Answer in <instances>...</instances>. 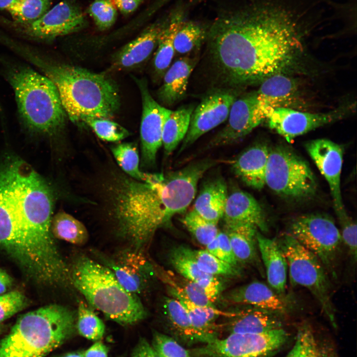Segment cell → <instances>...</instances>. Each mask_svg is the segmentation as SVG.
Segmentation results:
<instances>
[{
	"label": "cell",
	"instance_id": "4fadbf2b",
	"mask_svg": "<svg viewBox=\"0 0 357 357\" xmlns=\"http://www.w3.org/2000/svg\"><path fill=\"white\" fill-rule=\"evenodd\" d=\"M241 91L213 88L207 93L193 109L188 129L179 153L190 146L200 136L227 120L232 105Z\"/></svg>",
	"mask_w": 357,
	"mask_h": 357
},
{
	"label": "cell",
	"instance_id": "7dc6e473",
	"mask_svg": "<svg viewBox=\"0 0 357 357\" xmlns=\"http://www.w3.org/2000/svg\"><path fill=\"white\" fill-rule=\"evenodd\" d=\"M28 299L21 292L12 291L0 295V323L28 306Z\"/></svg>",
	"mask_w": 357,
	"mask_h": 357
},
{
	"label": "cell",
	"instance_id": "b9f144b4",
	"mask_svg": "<svg viewBox=\"0 0 357 357\" xmlns=\"http://www.w3.org/2000/svg\"><path fill=\"white\" fill-rule=\"evenodd\" d=\"M181 222L200 244L206 245L217 236V224L204 219L193 210L186 213Z\"/></svg>",
	"mask_w": 357,
	"mask_h": 357
},
{
	"label": "cell",
	"instance_id": "11a10c76",
	"mask_svg": "<svg viewBox=\"0 0 357 357\" xmlns=\"http://www.w3.org/2000/svg\"><path fill=\"white\" fill-rule=\"evenodd\" d=\"M16 0H0V8H7Z\"/></svg>",
	"mask_w": 357,
	"mask_h": 357
},
{
	"label": "cell",
	"instance_id": "8d00e7d4",
	"mask_svg": "<svg viewBox=\"0 0 357 357\" xmlns=\"http://www.w3.org/2000/svg\"><path fill=\"white\" fill-rule=\"evenodd\" d=\"M156 276L167 287L181 292L191 302L200 306L215 307L202 288L196 283L181 276H177L154 266Z\"/></svg>",
	"mask_w": 357,
	"mask_h": 357
},
{
	"label": "cell",
	"instance_id": "d590c367",
	"mask_svg": "<svg viewBox=\"0 0 357 357\" xmlns=\"http://www.w3.org/2000/svg\"><path fill=\"white\" fill-rule=\"evenodd\" d=\"M170 264L181 277L200 284L213 276L199 268L195 257L194 250L186 246L173 247L169 253Z\"/></svg>",
	"mask_w": 357,
	"mask_h": 357
},
{
	"label": "cell",
	"instance_id": "f546056e",
	"mask_svg": "<svg viewBox=\"0 0 357 357\" xmlns=\"http://www.w3.org/2000/svg\"><path fill=\"white\" fill-rule=\"evenodd\" d=\"M161 307L167 324L176 337L186 344H204L192 326L187 311L178 299L172 297H164Z\"/></svg>",
	"mask_w": 357,
	"mask_h": 357
},
{
	"label": "cell",
	"instance_id": "8fae6325",
	"mask_svg": "<svg viewBox=\"0 0 357 357\" xmlns=\"http://www.w3.org/2000/svg\"><path fill=\"white\" fill-rule=\"evenodd\" d=\"M287 339L283 328L260 333H230L189 351L194 357H272Z\"/></svg>",
	"mask_w": 357,
	"mask_h": 357
},
{
	"label": "cell",
	"instance_id": "c3c4849f",
	"mask_svg": "<svg viewBox=\"0 0 357 357\" xmlns=\"http://www.w3.org/2000/svg\"><path fill=\"white\" fill-rule=\"evenodd\" d=\"M341 231L340 232L343 242L349 251L351 260L353 263L357 261V224L348 214L337 217Z\"/></svg>",
	"mask_w": 357,
	"mask_h": 357
},
{
	"label": "cell",
	"instance_id": "ee69618b",
	"mask_svg": "<svg viewBox=\"0 0 357 357\" xmlns=\"http://www.w3.org/2000/svg\"><path fill=\"white\" fill-rule=\"evenodd\" d=\"M85 124L90 127L100 139L107 141H119L130 135L125 128L107 119H89Z\"/></svg>",
	"mask_w": 357,
	"mask_h": 357
},
{
	"label": "cell",
	"instance_id": "ab89813d",
	"mask_svg": "<svg viewBox=\"0 0 357 357\" xmlns=\"http://www.w3.org/2000/svg\"><path fill=\"white\" fill-rule=\"evenodd\" d=\"M51 3L52 0H16L6 9L15 20L28 25L45 14Z\"/></svg>",
	"mask_w": 357,
	"mask_h": 357
},
{
	"label": "cell",
	"instance_id": "ba28073f",
	"mask_svg": "<svg viewBox=\"0 0 357 357\" xmlns=\"http://www.w3.org/2000/svg\"><path fill=\"white\" fill-rule=\"evenodd\" d=\"M288 263L290 283L306 288L335 326V309L328 272L319 258L289 234L277 240Z\"/></svg>",
	"mask_w": 357,
	"mask_h": 357
},
{
	"label": "cell",
	"instance_id": "7c38bea8",
	"mask_svg": "<svg viewBox=\"0 0 357 357\" xmlns=\"http://www.w3.org/2000/svg\"><path fill=\"white\" fill-rule=\"evenodd\" d=\"M217 161L203 159L167 175L156 174V180L167 221L185 211L194 199L198 183L207 171Z\"/></svg>",
	"mask_w": 357,
	"mask_h": 357
},
{
	"label": "cell",
	"instance_id": "816d5d0a",
	"mask_svg": "<svg viewBox=\"0 0 357 357\" xmlns=\"http://www.w3.org/2000/svg\"><path fill=\"white\" fill-rule=\"evenodd\" d=\"M84 357H108V349L101 342L95 343L83 353Z\"/></svg>",
	"mask_w": 357,
	"mask_h": 357
},
{
	"label": "cell",
	"instance_id": "5bb4252c",
	"mask_svg": "<svg viewBox=\"0 0 357 357\" xmlns=\"http://www.w3.org/2000/svg\"><path fill=\"white\" fill-rule=\"evenodd\" d=\"M93 253L100 263L111 271L124 289L138 296L147 290L156 277L154 265L143 251L130 248L121 251L115 257L95 250Z\"/></svg>",
	"mask_w": 357,
	"mask_h": 357
},
{
	"label": "cell",
	"instance_id": "680465c9",
	"mask_svg": "<svg viewBox=\"0 0 357 357\" xmlns=\"http://www.w3.org/2000/svg\"><path fill=\"white\" fill-rule=\"evenodd\" d=\"M119 0V1H129V0ZM143 1V0H139Z\"/></svg>",
	"mask_w": 357,
	"mask_h": 357
},
{
	"label": "cell",
	"instance_id": "603a6c76",
	"mask_svg": "<svg viewBox=\"0 0 357 357\" xmlns=\"http://www.w3.org/2000/svg\"><path fill=\"white\" fill-rule=\"evenodd\" d=\"M225 226L250 224L268 231L265 215L260 204L249 193L236 189L228 193L223 217Z\"/></svg>",
	"mask_w": 357,
	"mask_h": 357
},
{
	"label": "cell",
	"instance_id": "836d02e7",
	"mask_svg": "<svg viewBox=\"0 0 357 357\" xmlns=\"http://www.w3.org/2000/svg\"><path fill=\"white\" fill-rule=\"evenodd\" d=\"M285 357H338L334 350L314 333L310 326L302 324L295 343Z\"/></svg>",
	"mask_w": 357,
	"mask_h": 357
},
{
	"label": "cell",
	"instance_id": "6f0895ef",
	"mask_svg": "<svg viewBox=\"0 0 357 357\" xmlns=\"http://www.w3.org/2000/svg\"><path fill=\"white\" fill-rule=\"evenodd\" d=\"M2 329H3V326L1 324V323H0V334L1 332Z\"/></svg>",
	"mask_w": 357,
	"mask_h": 357
},
{
	"label": "cell",
	"instance_id": "83f0119b",
	"mask_svg": "<svg viewBox=\"0 0 357 357\" xmlns=\"http://www.w3.org/2000/svg\"><path fill=\"white\" fill-rule=\"evenodd\" d=\"M269 149L265 144H256L242 152L235 161L233 170L245 184L256 189L265 185Z\"/></svg>",
	"mask_w": 357,
	"mask_h": 357
},
{
	"label": "cell",
	"instance_id": "8992f818",
	"mask_svg": "<svg viewBox=\"0 0 357 357\" xmlns=\"http://www.w3.org/2000/svg\"><path fill=\"white\" fill-rule=\"evenodd\" d=\"M70 279L93 308L123 325H132L147 317V311L136 295L127 291L106 266L79 254L70 266Z\"/></svg>",
	"mask_w": 357,
	"mask_h": 357
},
{
	"label": "cell",
	"instance_id": "ac0fdd59",
	"mask_svg": "<svg viewBox=\"0 0 357 357\" xmlns=\"http://www.w3.org/2000/svg\"><path fill=\"white\" fill-rule=\"evenodd\" d=\"M341 116V111L311 113L281 107L275 109L267 119L271 129L290 142L295 137L332 122Z\"/></svg>",
	"mask_w": 357,
	"mask_h": 357
},
{
	"label": "cell",
	"instance_id": "f5cc1de1",
	"mask_svg": "<svg viewBox=\"0 0 357 357\" xmlns=\"http://www.w3.org/2000/svg\"><path fill=\"white\" fill-rule=\"evenodd\" d=\"M113 1L116 7L124 14H129L133 12L142 2L139 0L129 1L113 0Z\"/></svg>",
	"mask_w": 357,
	"mask_h": 357
},
{
	"label": "cell",
	"instance_id": "2e32d148",
	"mask_svg": "<svg viewBox=\"0 0 357 357\" xmlns=\"http://www.w3.org/2000/svg\"><path fill=\"white\" fill-rule=\"evenodd\" d=\"M78 6L69 0L60 2L40 18L26 25L25 32L37 39L49 40L76 32L86 25Z\"/></svg>",
	"mask_w": 357,
	"mask_h": 357
},
{
	"label": "cell",
	"instance_id": "7402d4cb",
	"mask_svg": "<svg viewBox=\"0 0 357 357\" xmlns=\"http://www.w3.org/2000/svg\"><path fill=\"white\" fill-rule=\"evenodd\" d=\"M166 25L160 23L154 24L124 46L114 56L112 68L131 69L145 62L156 49L160 35Z\"/></svg>",
	"mask_w": 357,
	"mask_h": 357
},
{
	"label": "cell",
	"instance_id": "74e56055",
	"mask_svg": "<svg viewBox=\"0 0 357 357\" xmlns=\"http://www.w3.org/2000/svg\"><path fill=\"white\" fill-rule=\"evenodd\" d=\"M207 36V32L200 25L191 21L183 22L175 37V54L186 56L195 52Z\"/></svg>",
	"mask_w": 357,
	"mask_h": 357
},
{
	"label": "cell",
	"instance_id": "9c48e42d",
	"mask_svg": "<svg viewBox=\"0 0 357 357\" xmlns=\"http://www.w3.org/2000/svg\"><path fill=\"white\" fill-rule=\"evenodd\" d=\"M265 183L282 197L308 198L317 190L315 177L307 163L290 148L283 146L269 149Z\"/></svg>",
	"mask_w": 357,
	"mask_h": 357
},
{
	"label": "cell",
	"instance_id": "cb8c5ba5",
	"mask_svg": "<svg viewBox=\"0 0 357 357\" xmlns=\"http://www.w3.org/2000/svg\"><path fill=\"white\" fill-rule=\"evenodd\" d=\"M197 60L195 57L183 56L171 64L165 73L162 84L157 92L160 104L171 107L183 100Z\"/></svg>",
	"mask_w": 357,
	"mask_h": 357
},
{
	"label": "cell",
	"instance_id": "3957f363",
	"mask_svg": "<svg viewBox=\"0 0 357 357\" xmlns=\"http://www.w3.org/2000/svg\"><path fill=\"white\" fill-rule=\"evenodd\" d=\"M18 56L54 84L72 122L85 125L89 119H109L118 111V87L106 75L59 61L44 51L28 46L22 47Z\"/></svg>",
	"mask_w": 357,
	"mask_h": 357
},
{
	"label": "cell",
	"instance_id": "681fc988",
	"mask_svg": "<svg viewBox=\"0 0 357 357\" xmlns=\"http://www.w3.org/2000/svg\"><path fill=\"white\" fill-rule=\"evenodd\" d=\"M217 239L222 254V260L234 266H239L227 234L224 231H219L217 236Z\"/></svg>",
	"mask_w": 357,
	"mask_h": 357
},
{
	"label": "cell",
	"instance_id": "e575fe53",
	"mask_svg": "<svg viewBox=\"0 0 357 357\" xmlns=\"http://www.w3.org/2000/svg\"><path fill=\"white\" fill-rule=\"evenodd\" d=\"M51 230L55 238L76 245L85 244L89 238L88 231L84 224L64 211L59 212L53 216Z\"/></svg>",
	"mask_w": 357,
	"mask_h": 357
},
{
	"label": "cell",
	"instance_id": "7bdbcfd3",
	"mask_svg": "<svg viewBox=\"0 0 357 357\" xmlns=\"http://www.w3.org/2000/svg\"><path fill=\"white\" fill-rule=\"evenodd\" d=\"M198 265L202 271L213 276L239 277L242 274L240 266L231 265L209 253L206 249L194 250Z\"/></svg>",
	"mask_w": 357,
	"mask_h": 357
},
{
	"label": "cell",
	"instance_id": "e0dca14e",
	"mask_svg": "<svg viewBox=\"0 0 357 357\" xmlns=\"http://www.w3.org/2000/svg\"><path fill=\"white\" fill-rule=\"evenodd\" d=\"M305 149L328 182L337 216L346 213L341 190L342 147L330 140L317 139L306 143Z\"/></svg>",
	"mask_w": 357,
	"mask_h": 357
},
{
	"label": "cell",
	"instance_id": "5b68a950",
	"mask_svg": "<svg viewBox=\"0 0 357 357\" xmlns=\"http://www.w3.org/2000/svg\"><path fill=\"white\" fill-rule=\"evenodd\" d=\"M5 79L14 91L18 115L30 132L53 136L64 126L66 115L54 84L28 65L0 56Z\"/></svg>",
	"mask_w": 357,
	"mask_h": 357
},
{
	"label": "cell",
	"instance_id": "7a4b0ae2",
	"mask_svg": "<svg viewBox=\"0 0 357 357\" xmlns=\"http://www.w3.org/2000/svg\"><path fill=\"white\" fill-rule=\"evenodd\" d=\"M52 186L29 164L12 155L0 162V248L24 275L38 284L67 270L51 224Z\"/></svg>",
	"mask_w": 357,
	"mask_h": 357
},
{
	"label": "cell",
	"instance_id": "484cf974",
	"mask_svg": "<svg viewBox=\"0 0 357 357\" xmlns=\"http://www.w3.org/2000/svg\"><path fill=\"white\" fill-rule=\"evenodd\" d=\"M235 310L227 324L230 333H260L282 328L279 313L246 305Z\"/></svg>",
	"mask_w": 357,
	"mask_h": 357
},
{
	"label": "cell",
	"instance_id": "60d3db41",
	"mask_svg": "<svg viewBox=\"0 0 357 357\" xmlns=\"http://www.w3.org/2000/svg\"><path fill=\"white\" fill-rule=\"evenodd\" d=\"M112 152L119 166L129 177L143 180L145 173L139 169V157L135 143L124 142L111 148Z\"/></svg>",
	"mask_w": 357,
	"mask_h": 357
},
{
	"label": "cell",
	"instance_id": "f1b7e54d",
	"mask_svg": "<svg viewBox=\"0 0 357 357\" xmlns=\"http://www.w3.org/2000/svg\"><path fill=\"white\" fill-rule=\"evenodd\" d=\"M228 193L222 177L210 178L202 186L193 210L204 219L218 224L223 217Z\"/></svg>",
	"mask_w": 357,
	"mask_h": 357
},
{
	"label": "cell",
	"instance_id": "1f68e13d",
	"mask_svg": "<svg viewBox=\"0 0 357 357\" xmlns=\"http://www.w3.org/2000/svg\"><path fill=\"white\" fill-rule=\"evenodd\" d=\"M183 22L182 13H176L166 24L160 35L153 60L154 76L157 81L162 79L172 64L175 55V37Z\"/></svg>",
	"mask_w": 357,
	"mask_h": 357
},
{
	"label": "cell",
	"instance_id": "db71d44e",
	"mask_svg": "<svg viewBox=\"0 0 357 357\" xmlns=\"http://www.w3.org/2000/svg\"><path fill=\"white\" fill-rule=\"evenodd\" d=\"M12 283V277L5 271L0 269V295L7 292Z\"/></svg>",
	"mask_w": 357,
	"mask_h": 357
},
{
	"label": "cell",
	"instance_id": "f907efd6",
	"mask_svg": "<svg viewBox=\"0 0 357 357\" xmlns=\"http://www.w3.org/2000/svg\"><path fill=\"white\" fill-rule=\"evenodd\" d=\"M131 357H161L155 349L145 339H141Z\"/></svg>",
	"mask_w": 357,
	"mask_h": 357
},
{
	"label": "cell",
	"instance_id": "6da1fadb",
	"mask_svg": "<svg viewBox=\"0 0 357 357\" xmlns=\"http://www.w3.org/2000/svg\"><path fill=\"white\" fill-rule=\"evenodd\" d=\"M314 21L311 8L302 0H256L216 20L206 38L213 88L242 91L279 73L301 48L304 30Z\"/></svg>",
	"mask_w": 357,
	"mask_h": 357
},
{
	"label": "cell",
	"instance_id": "30bf717a",
	"mask_svg": "<svg viewBox=\"0 0 357 357\" xmlns=\"http://www.w3.org/2000/svg\"><path fill=\"white\" fill-rule=\"evenodd\" d=\"M288 234L315 254L328 273L337 278L343 241L340 231L331 218L319 214L299 216L290 223Z\"/></svg>",
	"mask_w": 357,
	"mask_h": 357
},
{
	"label": "cell",
	"instance_id": "f6af8a7d",
	"mask_svg": "<svg viewBox=\"0 0 357 357\" xmlns=\"http://www.w3.org/2000/svg\"><path fill=\"white\" fill-rule=\"evenodd\" d=\"M88 12L101 30L110 28L117 17V7L112 0H95L89 6Z\"/></svg>",
	"mask_w": 357,
	"mask_h": 357
},
{
	"label": "cell",
	"instance_id": "bcb514c9",
	"mask_svg": "<svg viewBox=\"0 0 357 357\" xmlns=\"http://www.w3.org/2000/svg\"><path fill=\"white\" fill-rule=\"evenodd\" d=\"M152 346L161 357H194L174 338L155 331Z\"/></svg>",
	"mask_w": 357,
	"mask_h": 357
},
{
	"label": "cell",
	"instance_id": "f35d334b",
	"mask_svg": "<svg viewBox=\"0 0 357 357\" xmlns=\"http://www.w3.org/2000/svg\"><path fill=\"white\" fill-rule=\"evenodd\" d=\"M76 321V328L83 337L92 340H98L103 337L105 331L104 322L82 300L78 302Z\"/></svg>",
	"mask_w": 357,
	"mask_h": 357
},
{
	"label": "cell",
	"instance_id": "4dcf8cb0",
	"mask_svg": "<svg viewBox=\"0 0 357 357\" xmlns=\"http://www.w3.org/2000/svg\"><path fill=\"white\" fill-rule=\"evenodd\" d=\"M258 229L250 224L225 226L234 253L238 263L254 264L261 268L257 251L256 234Z\"/></svg>",
	"mask_w": 357,
	"mask_h": 357
},
{
	"label": "cell",
	"instance_id": "9a60e30c",
	"mask_svg": "<svg viewBox=\"0 0 357 357\" xmlns=\"http://www.w3.org/2000/svg\"><path fill=\"white\" fill-rule=\"evenodd\" d=\"M141 94L142 112L140 127L142 162L150 167L156 162L157 153L162 145L165 121L171 110L158 103L151 95L147 80L136 79Z\"/></svg>",
	"mask_w": 357,
	"mask_h": 357
},
{
	"label": "cell",
	"instance_id": "9f6ffc18",
	"mask_svg": "<svg viewBox=\"0 0 357 357\" xmlns=\"http://www.w3.org/2000/svg\"><path fill=\"white\" fill-rule=\"evenodd\" d=\"M84 357L83 353H77V352H74V353H70L68 354H66L61 357Z\"/></svg>",
	"mask_w": 357,
	"mask_h": 357
},
{
	"label": "cell",
	"instance_id": "d4e9b609",
	"mask_svg": "<svg viewBox=\"0 0 357 357\" xmlns=\"http://www.w3.org/2000/svg\"><path fill=\"white\" fill-rule=\"evenodd\" d=\"M171 296L178 299L187 312L192 326L203 339L204 344L219 337L220 326L216 321L220 317L231 318L234 311H225L216 306H202L191 302L180 291L167 287Z\"/></svg>",
	"mask_w": 357,
	"mask_h": 357
},
{
	"label": "cell",
	"instance_id": "44dd1931",
	"mask_svg": "<svg viewBox=\"0 0 357 357\" xmlns=\"http://www.w3.org/2000/svg\"><path fill=\"white\" fill-rule=\"evenodd\" d=\"M296 85L290 78L280 73L271 75L262 81L256 91L253 112L255 127L262 123L276 109L286 107L296 92Z\"/></svg>",
	"mask_w": 357,
	"mask_h": 357
},
{
	"label": "cell",
	"instance_id": "d6986e66",
	"mask_svg": "<svg viewBox=\"0 0 357 357\" xmlns=\"http://www.w3.org/2000/svg\"><path fill=\"white\" fill-rule=\"evenodd\" d=\"M256 100V91L241 93L232 105L226 125L212 138L207 147L234 144L255 128L253 112Z\"/></svg>",
	"mask_w": 357,
	"mask_h": 357
},
{
	"label": "cell",
	"instance_id": "52a82bcc",
	"mask_svg": "<svg viewBox=\"0 0 357 357\" xmlns=\"http://www.w3.org/2000/svg\"><path fill=\"white\" fill-rule=\"evenodd\" d=\"M76 315L50 304L21 315L0 341V357H45L74 332Z\"/></svg>",
	"mask_w": 357,
	"mask_h": 357
},
{
	"label": "cell",
	"instance_id": "d6a6232c",
	"mask_svg": "<svg viewBox=\"0 0 357 357\" xmlns=\"http://www.w3.org/2000/svg\"><path fill=\"white\" fill-rule=\"evenodd\" d=\"M194 107L185 105L171 111L163 129L162 143L166 155H170L183 140L188 131Z\"/></svg>",
	"mask_w": 357,
	"mask_h": 357
},
{
	"label": "cell",
	"instance_id": "277c9868",
	"mask_svg": "<svg viewBox=\"0 0 357 357\" xmlns=\"http://www.w3.org/2000/svg\"><path fill=\"white\" fill-rule=\"evenodd\" d=\"M111 194V214L118 233L131 248L143 251L156 230L168 223L155 174L145 173L143 180L119 177Z\"/></svg>",
	"mask_w": 357,
	"mask_h": 357
},
{
	"label": "cell",
	"instance_id": "4316f807",
	"mask_svg": "<svg viewBox=\"0 0 357 357\" xmlns=\"http://www.w3.org/2000/svg\"><path fill=\"white\" fill-rule=\"evenodd\" d=\"M258 249L263 264L269 286L281 295H285L288 271L285 256L275 239L256 234Z\"/></svg>",
	"mask_w": 357,
	"mask_h": 357
},
{
	"label": "cell",
	"instance_id": "ffe728a7",
	"mask_svg": "<svg viewBox=\"0 0 357 357\" xmlns=\"http://www.w3.org/2000/svg\"><path fill=\"white\" fill-rule=\"evenodd\" d=\"M222 299L230 304L250 305L280 314L286 313L291 307L288 298L258 281L232 289L224 294Z\"/></svg>",
	"mask_w": 357,
	"mask_h": 357
}]
</instances>
